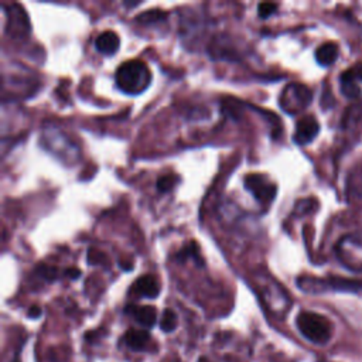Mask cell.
Listing matches in <instances>:
<instances>
[{
	"label": "cell",
	"instance_id": "3957f363",
	"mask_svg": "<svg viewBox=\"0 0 362 362\" xmlns=\"http://www.w3.org/2000/svg\"><path fill=\"white\" fill-rule=\"evenodd\" d=\"M335 256L343 267L354 273L362 272V238L346 235L335 245Z\"/></svg>",
	"mask_w": 362,
	"mask_h": 362
},
{
	"label": "cell",
	"instance_id": "8fae6325",
	"mask_svg": "<svg viewBox=\"0 0 362 362\" xmlns=\"http://www.w3.org/2000/svg\"><path fill=\"white\" fill-rule=\"evenodd\" d=\"M120 38L115 32H104L95 40V47L101 54L112 56L119 50Z\"/></svg>",
	"mask_w": 362,
	"mask_h": 362
},
{
	"label": "cell",
	"instance_id": "9a60e30c",
	"mask_svg": "<svg viewBox=\"0 0 362 362\" xmlns=\"http://www.w3.org/2000/svg\"><path fill=\"white\" fill-rule=\"evenodd\" d=\"M185 258H192V260L199 262L200 267H203V260H201V256H200V249H199L196 242H190L177 255V259H180V260H184Z\"/></svg>",
	"mask_w": 362,
	"mask_h": 362
},
{
	"label": "cell",
	"instance_id": "8992f818",
	"mask_svg": "<svg viewBox=\"0 0 362 362\" xmlns=\"http://www.w3.org/2000/svg\"><path fill=\"white\" fill-rule=\"evenodd\" d=\"M245 188L262 204L271 203L276 196V184L262 174H249L244 181Z\"/></svg>",
	"mask_w": 362,
	"mask_h": 362
},
{
	"label": "cell",
	"instance_id": "7a4b0ae2",
	"mask_svg": "<svg viewBox=\"0 0 362 362\" xmlns=\"http://www.w3.org/2000/svg\"><path fill=\"white\" fill-rule=\"evenodd\" d=\"M296 326L304 339L316 346H326L332 337V324L319 313L302 311L296 317Z\"/></svg>",
	"mask_w": 362,
	"mask_h": 362
},
{
	"label": "cell",
	"instance_id": "6da1fadb",
	"mask_svg": "<svg viewBox=\"0 0 362 362\" xmlns=\"http://www.w3.org/2000/svg\"><path fill=\"white\" fill-rule=\"evenodd\" d=\"M116 87L129 95H137L146 91L152 81L149 67L140 60H131L120 64L115 74Z\"/></svg>",
	"mask_w": 362,
	"mask_h": 362
},
{
	"label": "cell",
	"instance_id": "7402d4cb",
	"mask_svg": "<svg viewBox=\"0 0 362 362\" xmlns=\"http://www.w3.org/2000/svg\"><path fill=\"white\" fill-rule=\"evenodd\" d=\"M65 275L69 278V279H78L81 276V272L77 269V268H69L65 271Z\"/></svg>",
	"mask_w": 362,
	"mask_h": 362
},
{
	"label": "cell",
	"instance_id": "5b68a950",
	"mask_svg": "<svg viewBox=\"0 0 362 362\" xmlns=\"http://www.w3.org/2000/svg\"><path fill=\"white\" fill-rule=\"evenodd\" d=\"M311 100H313V92L310 91L308 87L299 82H293L289 84L280 93L279 105L286 113L297 115L308 108Z\"/></svg>",
	"mask_w": 362,
	"mask_h": 362
},
{
	"label": "cell",
	"instance_id": "52a82bcc",
	"mask_svg": "<svg viewBox=\"0 0 362 362\" xmlns=\"http://www.w3.org/2000/svg\"><path fill=\"white\" fill-rule=\"evenodd\" d=\"M319 132H320V125L317 122V119L311 115H306L296 125L293 140L299 144V146H306V144L311 143L316 139Z\"/></svg>",
	"mask_w": 362,
	"mask_h": 362
},
{
	"label": "cell",
	"instance_id": "30bf717a",
	"mask_svg": "<svg viewBox=\"0 0 362 362\" xmlns=\"http://www.w3.org/2000/svg\"><path fill=\"white\" fill-rule=\"evenodd\" d=\"M125 343L132 351L143 352V351H148L152 343V337L146 330L131 328L125 334Z\"/></svg>",
	"mask_w": 362,
	"mask_h": 362
},
{
	"label": "cell",
	"instance_id": "44dd1931",
	"mask_svg": "<svg viewBox=\"0 0 362 362\" xmlns=\"http://www.w3.org/2000/svg\"><path fill=\"white\" fill-rule=\"evenodd\" d=\"M41 308L38 307V306H33V307H30V310H29V313H27V316L30 317V319H38L40 316H41Z\"/></svg>",
	"mask_w": 362,
	"mask_h": 362
},
{
	"label": "cell",
	"instance_id": "ba28073f",
	"mask_svg": "<svg viewBox=\"0 0 362 362\" xmlns=\"http://www.w3.org/2000/svg\"><path fill=\"white\" fill-rule=\"evenodd\" d=\"M160 293V284L153 275H143L131 287V295L144 299H156Z\"/></svg>",
	"mask_w": 362,
	"mask_h": 362
},
{
	"label": "cell",
	"instance_id": "277c9868",
	"mask_svg": "<svg viewBox=\"0 0 362 362\" xmlns=\"http://www.w3.org/2000/svg\"><path fill=\"white\" fill-rule=\"evenodd\" d=\"M41 143L44 144V149L54 155L57 159L63 160L65 164H72L78 157L77 144L72 143L67 135L57 129L47 131L41 136Z\"/></svg>",
	"mask_w": 362,
	"mask_h": 362
},
{
	"label": "cell",
	"instance_id": "7c38bea8",
	"mask_svg": "<svg viewBox=\"0 0 362 362\" xmlns=\"http://www.w3.org/2000/svg\"><path fill=\"white\" fill-rule=\"evenodd\" d=\"M359 78H361L359 68L348 69L341 74L340 85L343 93L347 96V98H357V96H359V87H358Z\"/></svg>",
	"mask_w": 362,
	"mask_h": 362
},
{
	"label": "cell",
	"instance_id": "ac0fdd59",
	"mask_svg": "<svg viewBox=\"0 0 362 362\" xmlns=\"http://www.w3.org/2000/svg\"><path fill=\"white\" fill-rule=\"evenodd\" d=\"M278 10V5L276 3H260L258 6V14L262 19H268L272 14H275Z\"/></svg>",
	"mask_w": 362,
	"mask_h": 362
},
{
	"label": "cell",
	"instance_id": "ffe728a7",
	"mask_svg": "<svg viewBox=\"0 0 362 362\" xmlns=\"http://www.w3.org/2000/svg\"><path fill=\"white\" fill-rule=\"evenodd\" d=\"M101 259H106L102 252L96 251L95 248H91L88 251V262H89V264H102Z\"/></svg>",
	"mask_w": 362,
	"mask_h": 362
},
{
	"label": "cell",
	"instance_id": "5bb4252c",
	"mask_svg": "<svg viewBox=\"0 0 362 362\" xmlns=\"http://www.w3.org/2000/svg\"><path fill=\"white\" fill-rule=\"evenodd\" d=\"M177 324H179V319H177L176 313L173 310H170V308H166L163 311L161 317H160V328H161V331L173 332L177 328Z\"/></svg>",
	"mask_w": 362,
	"mask_h": 362
},
{
	"label": "cell",
	"instance_id": "9c48e42d",
	"mask_svg": "<svg viewBox=\"0 0 362 362\" xmlns=\"http://www.w3.org/2000/svg\"><path fill=\"white\" fill-rule=\"evenodd\" d=\"M140 326L152 328L157 323V311L153 306H136L131 304L125 310Z\"/></svg>",
	"mask_w": 362,
	"mask_h": 362
},
{
	"label": "cell",
	"instance_id": "d6986e66",
	"mask_svg": "<svg viewBox=\"0 0 362 362\" xmlns=\"http://www.w3.org/2000/svg\"><path fill=\"white\" fill-rule=\"evenodd\" d=\"M37 273L45 280H54L57 278V269L52 268V267H45V264H41V267H38Z\"/></svg>",
	"mask_w": 362,
	"mask_h": 362
},
{
	"label": "cell",
	"instance_id": "e0dca14e",
	"mask_svg": "<svg viewBox=\"0 0 362 362\" xmlns=\"http://www.w3.org/2000/svg\"><path fill=\"white\" fill-rule=\"evenodd\" d=\"M163 19H166V13H163L161 10H150L148 13L140 14L136 20L140 24H153L156 21H161Z\"/></svg>",
	"mask_w": 362,
	"mask_h": 362
},
{
	"label": "cell",
	"instance_id": "4fadbf2b",
	"mask_svg": "<svg viewBox=\"0 0 362 362\" xmlns=\"http://www.w3.org/2000/svg\"><path fill=\"white\" fill-rule=\"evenodd\" d=\"M340 48L337 43H324L316 50V60L321 67H330L332 65L337 58H339Z\"/></svg>",
	"mask_w": 362,
	"mask_h": 362
},
{
	"label": "cell",
	"instance_id": "2e32d148",
	"mask_svg": "<svg viewBox=\"0 0 362 362\" xmlns=\"http://www.w3.org/2000/svg\"><path fill=\"white\" fill-rule=\"evenodd\" d=\"M179 184V177L176 174H164L157 180V190L160 192L172 191Z\"/></svg>",
	"mask_w": 362,
	"mask_h": 362
}]
</instances>
